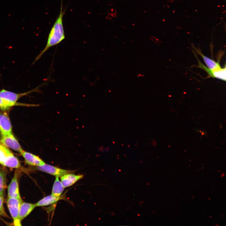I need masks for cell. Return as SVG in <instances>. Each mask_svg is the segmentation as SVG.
Masks as SVG:
<instances>
[{"label":"cell","mask_w":226,"mask_h":226,"mask_svg":"<svg viewBox=\"0 0 226 226\" xmlns=\"http://www.w3.org/2000/svg\"><path fill=\"white\" fill-rule=\"evenodd\" d=\"M63 8L62 0L59 14L49 33L46 45L44 49L37 56L34 62L39 59L49 48L58 44L65 38L63 23V17L65 10H63Z\"/></svg>","instance_id":"1"},{"label":"cell","mask_w":226,"mask_h":226,"mask_svg":"<svg viewBox=\"0 0 226 226\" xmlns=\"http://www.w3.org/2000/svg\"><path fill=\"white\" fill-rule=\"evenodd\" d=\"M23 202L21 198L19 199L8 197L7 199V206L15 226L21 225L19 219V214L20 207Z\"/></svg>","instance_id":"2"},{"label":"cell","mask_w":226,"mask_h":226,"mask_svg":"<svg viewBox=\"0 0 226 226\" xmlns=\"http://www.w3.org/2000/svg\"><path fill=\"white\" fill-rule=\"evenodd\" d=\"M36 168L40 171L58 177H61L67 174L74 173L73 171L62 169L46 163L43 165L37 166Z\"/></svg>","instance_id":"3"},{"label":"cell","mask_w":226,"mask_h":226,"mask_svg":"<svg viewBox=\"0 0 226 226\" xmlns=\"http://www.w3.org/2000/svg\"><path fill=\"white\" fill-rule=\"evenodd\" d=\"M0 142L6 147L20 154L24 151L12 133L2 136Z\"/></svg>","instance_id":"4"},{"label":"cell","mask_w":226,"mask_h":226,"mask_svg":"<svg viewBox=\"0 0 226 226\" xmlns=\"http://www.w3.org/2000/svg\"><path fill=\"white\" fill-rule=\"evenodd\" d=\"M37 88L28 92L23 93H16L3 89L0 91V98L9 101L16 103L20 98L37 90Z\"/></svg>","instance_id":"5"},{"label":"cell","mask_w":226,"mask_h":226,"mask_svg":"<svg viewBox=\"0 0 226 226\" xmlns=\"http://www.w3.org/2000/svg\"><path fill=\"white\" fill-rule=\"evenodd\" d=\"M19 172L16 170L14 176L9 185L8 186V197L15 198L20 199L19 190L18 179Z\"/></svg>","instance_id":"6"},{"label":"cell","mask_w":226,"mask_h":226,"mask_svg":"<svg viewBox=\"0 0 226 226\" xmlns=\"http://www.w3.org/2000/svg\"><path fill=\"white\" fill-rule=\"evenodd\" d=\"M12 127L7 113L0 112V132L2 136L12 133Z\"/></svg>","instance_id":"7"},{"label":"cell","mask_w":226,"mask_h":226,"mask_svg":"<svg viewBox=\"0 0 226 226\" xmlns=\"http://www.w3.org/2000/svg\"><path fill=\"white\" fill-rule=\"evenodd\" d=\"M21 154L24 158L25 162L28 165L39 166L45 163L38 156L24 151Z\"/></svg>","instance_id":"8"},{"label":"cell","mask_w":226,"mask_h":226,"mask_svg":"<svg viewBox=\"0 0 226 226\" xmlns=\"http://www.w3.org/2000/svg\"><path fill=\"white\" fill-rule=\"evenodd\" d=\"M83 177V175H75L73 173H68L61 177V180L65 188L72 186Z\"/></svg>","instance_id":"9"},{"label":"cell","mask_w":226,"mask_h":226,"mask_svg":"<svg viewBox=\"0 0 226 226\" xmlns=\"http://www.w3.org/2000/svg\"><path fill=\"white\" fill-rule=\"evenodd\" d=\"M35 204L22 202L19 210V219L21 221L28 216L36 207Z\"/></svg>","instance_id":"10"},{"label":"cell","mask_w":226,"mask_h":226,"mask_svg":"<svg viewBox=\"0 0 226 226\" xmlns=\"http://www.w3.org/2000/svg\"><path fill=\"white\" fill-rule=\"evenodd\" d=\"M8 167L19 169L21 166L19 160L11 153L1 164Z\"/></svg>","instance_id":"11"},{"label":"cell","mask_w":226,"mask_h":226,"mask_svg":"<svg viewBox=\"0 0 226 226\" xmlns=\"http://www.w3.org/2000/svg\"><path fill=\"white\" fill-rule=\"evenodd\" d=\"M62 198L61 196H56L51 195L45 197L35 204L36 207L47 206L54 203Z\"/></svg>","instance_id":"12"},{"label":"cell","mask_w":226,"mask_h":226,"mask_svg":"<svg viewBox=\"0 0 226 226\" xmlns=\"http://www.w3.org/2000/svg\"><path fill=\"white\" fill-rule=\"evenodd\" d=\"M195 49L196 52L202 56L208 68L211 70H214L221 67L219 64V61L216 62L214 60L204 55L200 50L196 48Z\"/></svg>","instance_id":"13"},{"label":"cell","mask_w":226,"mask_h":226,"mask_svg":"<svg viewBox=\"0 0 226 226\" xmlns=\"http://www.w3.org/2000/svg\"><path fill=\"white\" fill-rule=\"evenodd\" d=\"M64 188L59 177L56 176L52 187L51 195L56 196H60L62 193Z\"/></svg>","instance_id":"14"},{"label":"cell","mask_w":226,"mask_h":226,"mask_svg":"<svg viewBox=\"0 0 226 226\" xmlns=\"http://www.w3.org/2000/svg\"><path fill=\"white\" fill-rule=\"evenodd\" d=\"M226 66L224 67H221L213 70L212 78H216L224 81H226Z\"/></svg>","instance_id":"15"},{"label":"cell","mask_w":226,"mask_h":226,"mask_svg":"<svg viewBox=\"0 0 226 226\" xmlns=\"http://www.w3.org/2000/svg\"><path fill=\"white\" fill-rule=\"evenodd\" d=\"M6 187V173L3 170H0V195L4 196L5 190Z\"/></svg>","instance_id":"16"},{"label":"cell","mask_w":226,"mask_h":226,"mask_svg":"<svg viewBox=\"0 0 226 226\" xmlns=\"http://www.w3.org/2000/svg\"><path fill=\"white\" fill-rule=\"evenodd\" d=\"M11 152L0 142V164L4 160L7 156L11 153Z\"/></svg>","instance_id":"17"},{"label":"cell","mask_w":226,"mask_h":226,"mask_svg":"<svg viewBox=\"0 0 226 226\" xmlns=\"http://www.w3.org/2000/svg\"><path fill=\"white\" fill-rule=\"evenodd\" d=\"M16 103L11 102L0 98V107L2 109H5L13 106Z\"/></svg>","instance_id":"18"},{"label":"cell","mask_w":226,"mask_h":226,"mask_svg":"<svg viewBox=\"0 0 226 226\" xmlns=\"http://www.w3.org/2000/svg\"><path fill=\"white\" fill-rule=\"evenodd\" d=\"M4 198L0 195V216L7 217V215L4 207L3 205Z\"/></svg>","instance_id":"19"}]
</instances>
